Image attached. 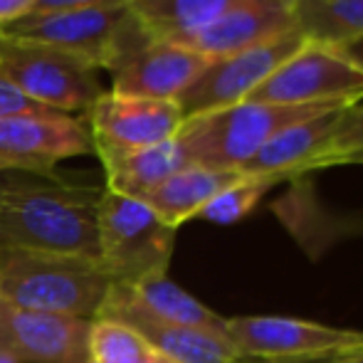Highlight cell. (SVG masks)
<instances>
[{"label":"cell","instance_id":"cell-21","mask_svg":"<svg viewBox=\"0 0 363 363\" xmlns=\"http://www.w3.org/2000/svg\"><path fill=\"white\" fill-rule=\"evenodd\" d=\"M296 25L306 40L349 48L363 40V0H296Z\"/></svg>","mask_w":363,"mask_h":363},{"label":"cell","instance_id":"cell-33","mask_svg":"<svg viewBox=\"0 0 363 363\" xmlns=\"http://www.w3.org/2000/svg\"><path fill=\"white\" fill-rule=\"evenodd\" d=\"M240 363H242V361H240Z\"/></svg>","mask_w":363,"mask_h":363},{"label":"cell","instance_id":"cell-7","mask_svg":"<svg viewBox=\"0 0 363 363\" xmlns=\"http://www.w3.org/2000/svg\"><path fill=\"white\" fill-rule=\"evenodd\" d=\"M363 99V65L344 48L304 40L247 101L267 104H339Z\"/></svg>","mask_w":363,"mask_h":363},{"label":"cell","instance_id":"cell-24","mask_svg":"<svg viewBox=\"0 0 363 363\" xmlns=\"http://www.w3.org/2000/svg\"><path fill=\"white\" fill-rule=\"evenodd\" d=\"M361 151H363V104H354L341 111L334 134L326 141L324 151L306 166V173L339 166V161H344L346 156H354V153Z\"/></svg>","mask_w":363,"mask_h":363},{"label":"cell","instance_id":"cell-9","mask_svg":"<svg viewBox=\"0 0 363 363\" xmlns=\"http://www.w3.org/2000/svg\"><path fill=\"white\" fill-rule=\"evenodd\" d=\"M94 153L89 126L69 114H18L0 119V173L23 171L52 178L67 158Z\"/></svg>","mask_w":363,"mask_h":363},{"label":"cell","instance_id":"cell-32","mask_svg":"<svg viewBox=\"0 0 363 363\" xmlns=\"http://www.w3.org/2000/svg\"><path fill=\"white\" fill-rule=\"evenodd\" d=\"M0 363H10V361H3V359H0Z\"/></svg>","mask_w":363,"mask_h":363},{"label":"cell","instance_id":"cell-10","mask_svg":"<svg viewBox=\"0 0 363 363\" xmlns=\"http://www.w3.org/2000/svg\"><path fill=\"white\" fill-rule=\"evenodd\" d=\"M225 334L242 359L257 361L306 359L363 346V331L289 316H235L225 321Z\"/></svg>","mask_w":363,"mask_h":363},{"label":"cell","instance_id":"cell-5","mask_svg":"<svg viewBox=\"0 0 363 363\" xmlns=\"http://www.w3.org/2000/svg\"><path fill=\"white\" fill-rule=\"evenodd\" d=\"M211 62V57L188 45L148 35L139 20L129 15L121 25L104 72L111 77L109 91L116 94L178 101Z\"/></svg>","mask_w":363,"mask_h":363},{"label":"cell","instance_id":"cell-4","mask_svg":"<svg viewBox=\"0 0 363 363\" xmlns=\"http://www.w3.org/2000/svg\"><path fill=\"white\" fill-rule=\"evenodd\" d=\"M99 262L114 284H139L168 274L176 230L163 225L144 201L104 188L99 201Z\"/></svg>","mask_w":363,"mask_h":363},{"label":"cell","instance_id":"cell-30","mask_svg":"<svg viewBox=\"0 0 363 363\" xmlns=\"http://www.w3.org/2000/svg\"><path fill=\"white\" fill-rule=\"evenodd\" d=\"M339 166H363V151L354 153V156H346L344 161H339Z\"/></svg>","mask_w":363,"mask_h":363},{"label":"cell","instance_id":"cell-18","mask_svg":"<svg viewBox=\"0 0 363 363\" xmlns=\"http://www.w3.org/2000/svg\"><path fill=\"white\" fill-rule=\"evenodd\" d=\"M242 176L240 171H218L206 166H186L171 178L153 188L141 201L151 208L163 225L178 230L191 218H198V213L228 186H233Z\"/></svg>","mask_w":363,"mask_h":363},{"label":"cell","instance_id":"cell-16","mask_svg":"<svg viewBox=\"0 0 363 363\" xmlns=\"http://www.w3.org/2000/svg\"><path fill=\"white\" fill-rule=\"evenodd\" d=\"M341 111L344 109L319 114L314 119L296 121V124L282 129L240 168V173L242 176H267L277 178V181L304 176L306 166L324 151L326 141L334 134Z\"/></svg>","mask_w":363,"mask_h":363},{"label":"cell","instance_id":"cell-28","mask_svg":"<svg viewBox=\"0 0 363 363\" xmlns=\"http://www.w3.org/2000/svg\"><path fill=\"white\" fill-rule=\"evenodd\" d=\"M326 363H363V346L359 349H346V351H339L331 361Z\"/></svg>","mask_w":363,"mask_h":363},{"label":"cell","instance_id":"cell-2","mask_svg":"<svg viewBox=\"0 0 363 363\" xmlns=\"http://www.w3.org/2000/svg\"><path fill=\"white\" fill-rule=\"evenodd\" d=\"M111 284L99 259L0 247V301L20 309L94 319Z\"/></svg>","mask_w":363,"mask_h":363},{"label":"cell","instance_id":"cell-31","mask_svg":"<svg viewBox=\"0 0 363 363\" xmlns=\"http://www.w3.org/2000/svg\"><path fill=\"white\" fill-rule=\"evenodd\" d=\"M146 363H171L168 359H163V356H158V359H153V361H146Z\"/></svg>","mask_w":363,"mask_h":363},{"label":"cell","instance_id":"cell-19","mask_svg":"<svg viewBox=\"0 0 363 363\" xmlns=\"http://www.w3.org/2000/svg\"><path fill=\"white\" fill-rule=\"evenodd\" d=\"M240 0H129V10L148 35L186 43Z\"/></svg>","mask_w":363,"mask_h":363},{"label":"cell","instance_id":"cell-27","mask_svg":"<svg viewBox=\"0 0 363 363\" xmlns=\"http://www.w3.org/2000/svg\"><path fill=\"white\" fill-rule=\"evenodd\" d=\"M35 8V0H0V28L18 23L20 18L30 15Z\"/></svg>","mask_w":363,"mask_h":363},{"label":"cell","instance_id":"cell-1","mask_svg":"<svg viewBox=\"0 0 363 363\" xmlns=\"http://www.w3.org/2000/svg\"><path fill=\"white\" fill-rule=\"evenodd\" d=\"M101 186L57 178H8L0 183V247L99 259Z\"/></svg>","mask_w":363,"mask_h":363},{"label":"cell","instance_id":"cell-26","mask_svg":"<svg viewBox=\"0 0 363 363\" xmlns=\"http://www.w3.org/2000/svg\"><path fill=\"white\" fill-rule=\"evenodd\" d=\"M89 8H129V0H35L33 13H57V10Z\"/></svg>","mask_w":363,"mask_h":363},{"label":"cell","instance_id":"cell-6","mask_svg":"<svg viewBox=\"0 0 363 363\" xmlns=\"http://www.w3.org/2000/svg\"><path fill=\"white\" fill-rule=\"evenodd\" d=\"M0 72L25 96L60 114L89 111L104 94L99 67L65 50L18 43L0 35Z\"/></svg>","mask_w":363,"mask_h":363},{"label":"cell","instance_id":"cell-8","mask_svg":"<svg viewBox=\"0 0 363 363\" xmlns=\"http://www.w3.org/2000/svg\"><path fill=\"white\" fill-rule=\"evenodd\" d=\"M304 40L306 38L299 30H291V33L277 35V38L245 48L228 57L213 60L206 72L178 96L183 116L247 101L255 89L299 50Z\"/></svg>","mask_w":363,"mask_h":363},{"label":"cell","instance_id":"cell-11","mask_svg":"<svg viewBox=\"0 0 363 363\" xmlns=\"http://www.w3.org/2000/svg\"><path fill=\"white\" fill-rule=\"evenodd\" d=\"M129 8H89L57 10V13H30L18 23L0 28V35L18 43L45 45L65 50L104 69L114 52L121 25L129 18Z\"/></svg>","mask_w":363,"mask_h":363},{"label":"cell","instance_id":"cell-15","mask_svg":"<svg viewBox=\"0 0 363 363\" xmlns=\"http://www.w3.org/2000/svg\"><path fill=\"white\" fill-rule=\"evenodd\" d=\"M291 30H299L296 0H240L216 23L181 45H188L211 60H220Z\"/></svg>","mask_w":363,"mask_h":363},{"label":"cell","instance_id":"cell-14","mask_svg":"<svg viewBox=\"0 0 363 363\" xmlns=\"http://www.w3.org/2000/svg\"><path fill=\"white\" fill-rule=\"evenodd\" d=\"M94 319H109L126 324L148 341L153 351L171 363H240L228 336L191 326L168 324L148 314L144 306L129 294L124 284H111Z\"/></svg>","mask_w":363,"mask_h":363},{"label":"cell","instance_id":"cell-23","mask_svg":"<svg viewBox=\"0 0 363 363\" xmlns=\"http://www.w3.org/2000/svg\"><path fill=\"white\" fill-rule=\"evenodd\" d=\"M277 178L267 176H240L233 186H228L225 191H220L201 213L198 218L211 220L216 225H233L238 220H242L247 213H252L257 208V203L264 198V193L269 188H274Z\"/></svg>","mask_w":363,"mask_h":363},{"label":"cell","instance_id":"cell-13","mask_svg":"<svg viewBox=\"0 0 363 363\" xmlns=\"http://www.w3.org/2000/svg\"><path fill=\"white\" fill-rule=\"evenodd\" d=\"M183 109L171 99H148L104 91L86 111L91 146L96 151H134L176 139Z\"/></svg>","mask_w":363,"mask_h":363},{"label":"cell","instance_id":"cell-22","mask_svg":"<svg viewBox=\"0 0 363 363\" xmlns=\"http://www.w3.org/2000/svg\"><path fill=\"white\" fill-rule=\"evenodd\" d=\"M158 359L141 334L109 319H91L86 363H146Z\"/></svg>","mask_w":363,"mask_h":363},{"label":"cell","instance_id":"cell-25","mask_svg":"<svg viewBox=\"0 0 363 363\" xmlns=\"http://www.w3.org/2000/svg\"><path fill=\"white\" fill-rule=\"evenodd\" d=\"M18 114H55V111L38 104V101H33L30 96H25L13 82L5 79L3 72H0V119L3 116H18Z\"/></svg>","mask_w":363,"mask_h":363},{"label":"cell","instance_id":"cell-12","mask_svg":"<svg viewBox=\"0 0 363 363\" xmlns=\"http://www.w3.org/2000/svg\"><path fill=\"white\" fill-rule=\"evenodd\" d=\"M91 319L20 309L0 301V359L10 363H86Z\"/></svg>","mask_w":363,"mask_h":363},{"label":"cell","instance_id":"cell-17","mask_svg":"<svg viewBox=\"0 0 363 363\" xmlns=\"http://www.w3.org/2000/svg\"><path fill=\"white\" fill-rule=\"evenodd\" d=\"M106 173V191L141 201L166 178L191 166L176 139L134 151H96Z\"/></svg>","mask_w":363,"mask_h":363},{"label":"cell","instance_id":"cell-20","mask_svg":"<svg viewBox=\"0 0 363 363\" xmlns=\"http://www.w3.org/2000/svg\"><path fill=\"white\" fill-rule=\"evenodd\" d=\"M126 289L156 319L168 321V324L191 326V329H203V331L228 336L225 334V321L228 319L216 314L213 309H208L203 301L191 296L186 289L173 284L168 279V274H156V277H148L144 282L131 284Z\"/></svg>","mask_w":363,"mask_h":363},{"label":"cell","instance_id":"cell-29","mask_svg":"<svg viewBox=\"0 0 363 363\" xmlns=\"http://www.w3.org/2000/svg\"><path fill=\"white\" fill-rule=\"evenodd\" d=\"M344 50L351 55V57H356L363 65V40H359V43H354V45H349V48H344Z\"/></svg>","mask_w":363,"mask_h":363},{"label":"cell","instance_id":"cell-3","mask_svg":"<svg viewBox=\"0 0 363 363\" xmlns=\"http://www.w3.org/2000/svg\"><path fill=\"white\" fill-rule=\"evenodd\" d=\"M339 109H349V106L242 101V104L186 116L176 134V141L193 166L240 171L282 129L296 121L314 119L319 114Z\"/></svg>","mask_w":363,"mask_h":363}]
</instances>
